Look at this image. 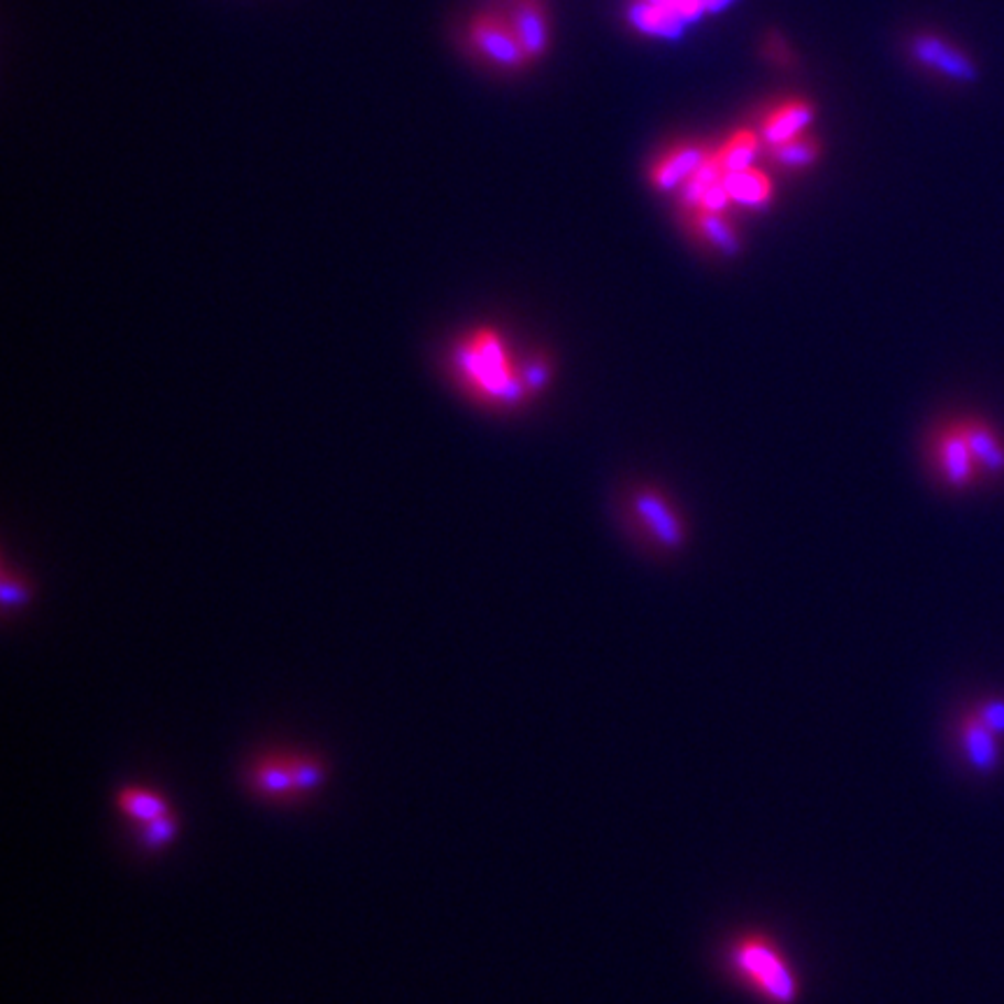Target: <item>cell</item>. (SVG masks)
Returning a JSON list of instances; mask_svg holds the SVG:
<instances>
[{
  "instance_id": "cell-1",
  "label": "cell",
  "mask_w": 1004,
  "mask_h": 1004,
  "mask_svg": "<svg viewBox=\"0 0 1004 1004\" xmlns=\"http://www.w3.org/2000/svg\"><path fill=\"white\" fill-rule=\"evenodd\" d=\"M725 968L732 979L767 1004H798L803 979L772 937L744 932L725 949Z\"/></svg>"
},
{
  "instance_id": "cell-2",
  "label": "cell",
  "mask_w": 1004,
  "mask_h": 1004,
  "mask_svg": "<svg viewBox=\"0 0 1004 1004\" xmlns=\"http://www.w3.org/2000/svg\"><path fill=\"white\" fill-rule=\"evenodd\" d=\"M456 359L466 384L491 405L514 407L531 395L523 382L521 365H512L505 342L493 330L474 332L460 345Z\"/></svg>"
},
{
  "instance_id": "cell-3",
  "label": "cell",
  "mask_w": 1004,
  "mask_h": 1004,
  "mask_svg": "<svg viewBox=\"0 0 1004 1004\" xmlns=\"http://www.w3.org/2000/svg\"><path fill=\"white\" fill-rule=\"evenodd\" d=\"M625 512L637 535H642L654 549L675 554L686 547V521L665 491L648 484H635L625 495Z\"/></svg>"
},
{
  "instance_id": "cell-4",
  "label": "cell",
  "mask_w": 1004,
  "mask_h": 1004,
  "mask_svg": "<svg viewBox=\"0 0 1004 1004\" xmlns=\"http://www.w3.org/2000/svg\"><path fill=\"white\" fill-rule=\"evenodd\" d=\"M466 45L491 70L514 75L531 68L508 12L479 10L472 14L466 26Z\"/></svg>"
},
{
  "instance_id": "cell-5",
  "label": "cell",
  "mask_w": 1004,
  "mask_h": 1004,
  "mask_svg": "<svg viewBox=\"0 0 1004 1004\" xmlns=\"http://www.w3.org/2000/svg\"><path fill=\"white\" fill-rule=\"evenodd\" d=\"M905 54L920 73H928L956 87H970L979 79L974 56L958 42L937 31H914L905 40Z\"/></svg>"
},
{
  "instance_id": "cell-6",
  "label": "cell",
  "mask_w": 1004,
  "mask_h": 1004,
  "mask_svg": "<svg viewBox=\"0 0 1004 1004\" xmlns=\"http://www.w3.org/2000/svg\"><path fill=\"white\" fill-rule=\"evenodd\" d=\"M928 458L935 479L949 491H968L986 481L968 435L960 426V418H951L932 430Z\"/></svg>"
},
{
  "instance_id": "cell-7",
  "label": "cell",
  "mask_w": 1004,
  "mask_h": 1004,
  "mask_svg": "<svg viewBox=\"0 0 1004 1004\" xmlns=\"http://www.w3.org/2000/svg\"><path fill=\"white\" fill-rule=\"evenodd\" d=\"M711 152H714V144L700 138L669 142L646 165V182L658 194H677L698 173Z\"/></svg>"
},
{
  "instance_id": "cell-8",
  "label": "cell",
  "mask_w": 1004,
  "mask_h": 1004,
  "mask_svg": "<svg viewBox=\"0 0 1004 1004\" xmlns=\"http://www.w3.org/2000/svg\"><path fill=\"white\" fill-rule=\"evenodd\" d=\"M816 119V105L805 96L779 98L765 105L759 114L756 129L763 138V144H779L790 138L809 133V126Z\"/></svg>"
},
{
  "instance_id": "cell-9",
  "label": "cell",
  "mask_w": 1004,
  "mask_h": 1004,
  "mask_svg": "<svg viewBox=\"0 0 1004 1004\" xmlns=\"http://www.w3.org/2000/svg\"><path fill=\"white\" fill-rule=\"evenodd\" d=\"M684 230L686 236L705 247L707 251L723 259H735L744 251V238L740 233L738 223L725 212H707V209H698V212H686L681 215Z\"/></svg>"
},
{
  "instance_id": "cell-10",
  "label": "cell",
  "mask_w": 1004,
  "mask_h": 1004,
  "mask_svg": "<svg viewBox=\"0 0 1004 1004\" xmlns=\"http://www.w3.org/2000/svg\"><path fill=\"white\" fill-rule=\"evenodd\" d=\"M247 788L265 803H298L296 788H293L288 751H270L251 763L247 770Z\"/></svg>"
},
{
  "instance_id": "cell-11",
  "label": "cell",
  "mask_w": 1004,
  "mask_h": 1004,
  "mask_svg": "<svg viewBox=\"0 0 1004 1004\" xmlns=\"http://www.w3.org/2000/svg\"><path fill=\"white\" fill-rule=\"evenodd\" d=\"M508 17L531 66L547 56L552 47V17L544 0H512Z\"/></svg>"
},
{
  "instance_id": "cell-12",
  "label": "cell",
  "mask_w": 1004,
  "mask_h": 1004,
  "mask_svg": "<svg viewBox=\"0 0 1004 1004\" xmlns=\"http://www.w3.org/2000/svg\"><path fill=\"white\" fill-rule=\"evenodd\" d=\"M821 154H823L821 140L811 133H803L786 142L763 146L761 159L767 167H772V171H777V173H805L821 161Z\"/></svg>"
},
{
  "instance_id": "cell-13",
  "label": "cell",
  "mask_w": 1004,
  "mask_h": 1004,
  "mask_svg": "<svg viewBox=\"0 0 1004 1004\" xmlns=\"http://www.w3.org/2000/svg\"><path fill=\"white\" fill-rule=\"evenodd\" d=\"M960 426L968 435V443L979 460L986 479L1004 477V437L995 426L979 416H958Z\"/></svg>"
},
{
  "instance_id": "cell-14",
  "label": "cell",
  "mask_w": 1004,
  "mask_h": 1004,
  "mask_svg": "<svg viewBox=\"0 0 1004 1004\" xmlns=\"http://www.w3.org/2000/svg\"><path fill=\"white\" fill-rule=\"evenodd\" d=\"M723 184L728 188V196H730L732 205L751 209V212L765 209L774 198L772 177L761 165H751V167H744V171L730 173V175H725Z\"/></svg>"
},
{
  "instance_id": "cell-15",
  "label": "cell",
  "mask_w": 1004,
  "mask_h": 1004,
  "mask_svg": "<svg viewBox=\"0 0 1004 1004\" xmlns=\"http://www.w3.org/2000/svg\"><path fill=\"white\" fill-rule=\"evenodd\" d=\"M625 17L628 24L637 33L661 40H679L688 26L675 10L656 3H646V0H633V3L628 6Z\"/></svg>"
},
{
  "instance_id": "cell-16",
  "label": "cell",
  "mask_w": 1004,
  "mask_h": 1004,
  "mask_svg": "<svg viewBox=\"0 0 1004 1004\" xmlns=\"http://www.w3.org/2000/svg\"><path fill=\"white\" fill-rule=\"evenodd\" d=\"M763 138L756 126H742V129L732 131L723 142L714 144V154L723 167V173H738L744 167L756 165L763 156Z\"/></svg>"
},
{
  "instance_id": "cell-17",
  "label": "cell",
  "mask_w": 1004,
  "mask_h": 1004,
  "mask_svg": "<svg viewBox=\"0 0 1004 1004\" xmlns=\"http://www.w3.org/2000/svg\"><path fill=\"white\" fill-rule=\"evenodd\" d=\"M117 807L126 816V819L133 821L135 826H144L159 816L173 811L171 803H167L161 793L142 788V786H126L117 793Z\"/></svg>"
},
{
  "instance_id": "cell-18",
  "label": "cell",
  "mask_w": 1004,
  "mask_h": 1004,
  "mask_svg": "<svg viewBox=\"0 0 1004 1004\" xmlns=\"http://www.w3.org/2000/svg\"><path fill=\"white\" fill-rule=\"evenodd\" d=\"M293 788H296V800H309L312 795L326 784V763L307 751H288Z\"/></svg>"
},
{
  "instance_id": "cell-19",
  "label": "cell",
  "mask_w": 1004,
  "mask_h": 1004,
  "mask_svg": "<svg viewBox=\"0 0 1004 1004\" xmlns=\"http://www.w3.org/2000/svg\"><path fill=\"white\" fill-rule=\"evenodd\" d=\"M960 742H962V746H965V753L972 761V765L986 770L993 763L995 749H993V740H991V728L983 725L979 721V717H972L962 723Z\"/></svg>"
},
{
  "instance_id": "cell-20",
  "label": "cell",
  "mask_w": 1004,
  "mask_h": 1004,
  "mask_svg": "<svg viewBox=\"0 0 1004 1004\" xmlns=\"http://www.w3.org/2000/svg\"><path fill=\"white\" fill-rule=\"evenodd\" d=\"M177 828H179V821H177L175 811H167L150 823L138 826V842L144 851H161L175 840Z\"/></svg>"
},
{
  "instance_id": "cell-21",
  "label": "cell",
  "mask_w": 1004,
  "mask_h": 1004,
  "mask_svg": "<svg viewBox=\"0 0 1004 1004\" xmlns=\"http://www.w3.org/2000/svg\"><path fill=\"white\" fill-rule=\"evenodd\" d=\"M521 374H523V382H526V389L528 393H537L544 389V384L549 382V376H552V363L544 359V356H535V359L526 361L521 365Z\"/></svg>"
},
{
  "instance_id": "cell-22",
  "label": "cell",
  "mask_w": 1004,
  "mask_h": 1004,
  "mask_svg": "<svg viewBox=\"0 0 1004 1004\" xmlns=\"http://www.w3.org/2000/svg\"><path fill=\"white\" fill-rule=\"evenodd\" d=\"M735 3H738V0H702V8H705V14L717 17V14L725 12V10H730Z\"/></svg>"
},
{
  "instance_id": "cell-23",
  "label": "cell",
  "mask_w": 1004,
  "mask_h": 1004,
  "mask_svg": "<svg viewBox=\"0 0 1004 1004\" xmlns=\"http://www.w3.org/2000/svg\"><path fill=\"white\" fill-rule=\"evenodd\" d=\"M646 3H656V6H663V8L677 12V0H646Z\"/></svg>"
}]
</instances>
